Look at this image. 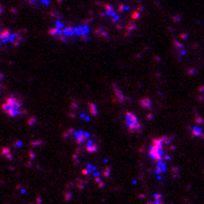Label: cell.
Returning <instances> with one entry per match:
<instances>
[{
  "label": "cell",
  "mask_w": 204,
  "mask_h": 204,
  "mask_svg": "<svg viewBox=\"0 0 204 204\" xmlns=\"http://www.w3.org/2000/svg\"><path fill=\"white\" fill-rule=\"evenodd\" d=\"M1 110H3L8 117L16 118L24 113V106H23L21 100L18 95H9L8 98L4 100L3 105H1Z\"/></svg>",
  "instance_id": "obj_2"
},
{
  "label": "cell",
  "mask_w": 204,
  "mask_h": 204,
  "mask_svg": "<svg viewBox=\"0 0 204 204\" xmlns=\"http://www.w3.org/2000/svg\"><path fill=\"white\" fill-rule=\"evenodd\" d=\"M58 28L53 29V35L60 39H69V37H85L89 33V28L85 25L82 27H62L57 24Z\"/></svg>",
  "instance_id": "obj_1"
},
{
  "label": "cell",
  "mask_w": 204,
  "mask_h": 204,
  "mask_svg": "<svg viewBox=\"0 0 204 204\" xmlns=\"http://www.w3.org/2000/svg\"><path fill=\"white\" fill-rule=\"evenodd\" d=\"M32 4H37V3H44V4H48V0H29Z\"/></svg>",
  "instance_id": "obj_3"
}]
</instances>
